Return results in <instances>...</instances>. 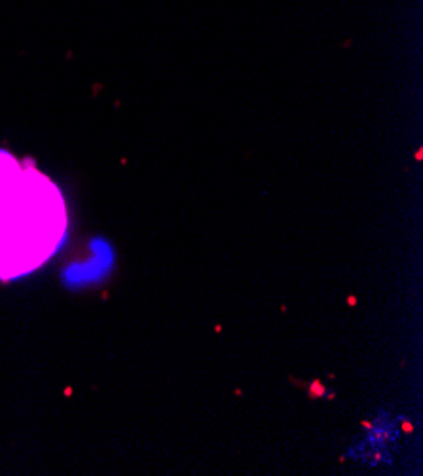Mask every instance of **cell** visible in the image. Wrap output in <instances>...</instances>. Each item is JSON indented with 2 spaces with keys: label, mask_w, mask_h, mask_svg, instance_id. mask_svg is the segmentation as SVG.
Masks as SVG:
<instances>
[{
  "label": "cell",
  "mask_w": 423,
  "mask_h": 476,
  "mask_svg": "<svg viewBox=\"0 0 423 476\" xmlns=\"http://www.w3.org/2000/svg\"><path fill=\"white\" fill-rule=\"evenodd\" d=\"M112 260L110 247L104 241H95L91 243V256L65 269V283L69 287H87L91 283H99L110 271Z\"/></svg>",
  "instance_id": "6da1fadb"
}]
</instances>
